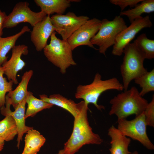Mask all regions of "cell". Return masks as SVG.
Returning <instances> with one entry per match:
<instances>
[{"label": "cell", "mask_w": 154, "mask_h": 154, "mask_svg": "<svg viewBox=\"0 0 154 154\" xmlns=\"http://www.w3.org/2000/svg\"><path fill=\"white\" fill-rule=\"evenodd\" d=\"M110 115H115L118 119L125 118L130 115L138 116L143 113L148 103L140 96L137 89L132 86L118 94L111 99Z\"/></svg>", "instance_id": "1"}, {"label": "cell", "mask_w": 154, "mask_h": 154, "mask_svg": "<svg viewBox=\"0 0 154 154\" xmlns=\"http://www.w3.org/2000/svg\"><path fill=\"white\" fill-rule=\"evenodd\" d=\"M110 90L121 91L124 90V88L122 84L116 78L102 80L101 75L97 73L91 83L86 85H80L77 86L75 96L77 99L83 100L87 105L92 104L98 110H101L104 109L105 107L98 104L99 98L103 92Z\"/></svg>", "instance_id": "2"}, {"label": "cell", "mask_w": 154, "mask_h": 154, "mask_svg": "<svg viewBox=\"0 0 154 154\" xmlns=\"http://www.w3.org/2000/svg\"><path fill=\"white\" fill-rule=\"evenodd\" d=\"M123 61L120 66L124 90H128L129 84L147 72L143 65L145 58L133 42L128 44L124 48Z\"/></svg>", "instance_id": "3"}, {"label": "cell", "mask_w": 154, "mask_h": 154, "mask_svg": "<svg viewBox=\"0 0 154 154\" xmlns=\"http://www.w3.org/2000/svg\"><path fill=\"white\" fill-rule=\"evenodd\" d=\"M55 31L50 37V41L43 48L44 54L48 60L59 68L62 74L71 66L76 64L74 60L70 46L67 40H61L56 36Z\"/></svg>", "instance_id": "4"}, {"label": "cell", "mask_w": 154, "mask_h": 154, "mask_svg": "<svg viewBox=\"0 0 154 154\" xmlns=\"http://www.w3.org/2000/svg\"><path fill=\"white\" fill-rule=\"evenodd\" d=\"M127 27L120 15L116 16L112 21L104 19L101 21L98 32L91 40V42L93 45L98 46L99 52L106 56L107 49L114 45L117 35Z\"/></svg>", "instance_id": "5"}, {"label": "cell", "mask_w": 154, "mask_h": 154, "mask_svg": "<svg viewBox=\"0 0 154 154\" xmlns=\"http://www.w3.org/2000/svg\"><path fill=\"white\" fill-rule=\"evenodd\" d=\"M117 123V128L123 135L137 141L149 149H154L147 135L144 112L131 120L118 119Z\"/></svg>", "instance_id": "6"}, {"label": "cell", "mask_w": 154, "mask_h": 154, "mask_svg": "<svg viewBox=\"0 0 154 154\" xmlns=\"http://www.w3.org/2000/svg\"><path fill=\"white\" fill-rule=\"evenodd\" d=\"M29 6V3L26 1L17 3L12 12L7 15L3 28H13L22 23H28L33 27L47 16L41 11L37 12L33 11Z\"/></svg>", "instance_id": "7"}, {"label": "cell", "mask_w": 154, "mask_h": 154, "mask_svg": "<svg viewBox=\"0 0 154 154\" xmlns=\"http://www.w3.org/2000/svg\"><path fill=\"white\" fill-rule=\"evenodd\" d=\"M55 31L67 40L79 27L89 19L85 16H77L74 13L68 12L66 14H56L50 17Z\"/></svg>", "instance_id": "8"}, {"label": "cell", "mask_w": 154, "mask_h": 154, "mask_svg": "<svg viewBox=\"0 0 154 154\" xmlns=\"http://www.w3.org/2000/svg\"><path fill=\"white\" fill-rule=\"evenodd\" d=\"M131 23L117 36L112 51L114 55L119 56L121 55L125 47L130 43L137 34L143 29L150 28L152 26L149 15L141 17Z\"/></svg>", "instance_id": "9"}, {"label": "cell", "mask_w": 154, "mask_h": 154, "mask_svg": "<svg viewBox=\"0 0 154 154\" xmlns=\"http://www.w3.org/2000/svg\"><path fill=\"white\" fill-rule=\"evenodd\" d=\"M101 21L96 18L89 19L76 30L67 41L73 50L78 46L86 45L97 50L91 42V40L98 32Z\"/></svg>", "instance_id": "10"}, {"label": "cell", "mask_w": 154, "mask_h": 154, "mask_svg": "<svg viewBox=\"0 0 154 154\" xmlns=\"http://www.w3.org/2000/svg\"><path fill=\"white\" fill-rule=\"evenodd\" d=\"M12 50V55L10 59L2 66L4 74L9 80H12L13 84L18 83L17 74L25 66V62L22 59V55H27L29 52L28 47L24 44L15 45Z\"/></svg>", "instance_id": "11"}, {"label": "cell", "mask_w": 154, "mask_h": 154, "mask_svg": "<svg viewBox=\"0 0 154 154\" xmlns=\"http://www.w3.org/2000/svg\"><path fill=\"white\" fill-rule=\"evenodd\" d=\"M27 97L19 103L12 112L10 109L11 105L9 99L5 98V106L0 108L1 114L4 116L9 114L12 116L16 123L17 129L18 134L17 139V147H19L20 142L22 140L23 135L29 130L33 128L32 127L26 126L25 123V105Z\"/></svg>", "instance_id": "12"}, {"label": "cell", "mask_w": 154, "mask_h": 154, "mask_svg": "<svg viewBox=\"0 0 154 154\" xmlns=\"http://www.w3.org/2000/svg\"><path fill=\"white\" fill-rule=\"evenodd\" d=\"M55 31L50 15H47L33 27L31 33V39L37 51L43 50L47 45L48 38Z\"/></svg>", "instance_id": "13"}, {"label": "cell", "mask_w": 154, "mask_h": 154, "mask_svg": "<svg viewBox=\"0 0 154 154\" xmlns=\"http://www.w3.org/2000/svg\"><path fill=\"white\" fill-rule=\"evenodd\" d=\"M102 142L103 140L98 134L92 131L70 137L64 144L63 149L66 154H74L84 145H99Z\"/></svg>", "instance_id": "14"}, {"label": "cell", "mask_w": 154, "mask_h": 154, "mask_svg": "<svg viewBox=\"0 0 154 154\" xmlns=\"http://www.w3.org/2000/svg\"><path fill=\"white\" fill-rule=\"evenodd\" d=\"M40 99L53 105H56L66 110L75 117L79 112L84 103L82 101L76 103L74 101L68 99L59 94H54L49 97L45 94L40 95Z\"/></svg>", "instance_id": "15"}, {"label": "cell", "mask_w": 154, "mask_h": 154, "mask_svg": "<svg viewBox=\"0 0 154 154\" xmlns=\"http://www.w3.org/2000/svg\"><path fill=\"white\" fill-rule=\"evenodd\" d=\"M108 135L110 137L111 154H131L128 146L131 139L123 135L117 128L112 125L108 130Z\"/></svg>", "instance_id": "16"}, {"label": "cell", "mask_w": 154, "mask_h": 154, "mask_svg": "<svg viewBox=\"0 0 154 154\" xmlns=\"http://www.w3.org/2000/svg\"><path fill=\"white\" fill-rule=\"evenodd\" d=\"M33 73V71L31 70L25 72L16 88L8 92L6 95L14 109L27 97L28 92V84Z\"/></svg>", "instance_id": "17"}, {"label": "cell", "mask_w": 154, "mask_h": 154, "mask_svg": "<svg viewBox=\"0 0 154 154\" xmlns=\"http://www.w3.org/2000/svg\"><path fill=\"white\" fill-rule=\"evenodd\" d=\"M79 1V0H35L34 2L41 9V11L47 15L56 13L63 14L66 9L70 5L72 2Z\"/></svg>", "instance_id": "18"}, {"label": "cell", "mask_w": 154, "mask_h": 154, "mask_svg": "<svg viewBox=\"0 0 154 154\" xmlns=\"http://www.w3.org/2000/svg\"><path fill=\"white\" fill-rule=\"evenodd\" d=\"M26 133L25 146L21 154H37L45 143V138L33 128L29 130Z\"/></svg>", "instance_id": "19"}, {"label": "cell", "mask_w": 154, "mask_h": 154, "mask_svg": "<svg viewBox=\"0 0 154 154\" xmlns=\"http://www.w3.org/2000/svg\"><path fill=\"white\" fill-rule=\"evenodd\" d=\"M27 26H24L21 31L15 34L6 37H0V67L7 61V54L15 46L18 39L25 33L30 31Z\"/></svg>", "instance_id": "20"}, {"label": "cell", "mask_w": 154, "mask_h": 154, "mask_svg": "<svg viewBox=\"0 0 154 154\" xmlns=\"http://www.w3.org/2000/svg\"><path fill=\"white\" fill-rule=\"evenodd\" d=\"M88 106L84 102L78 113L74 117L73 129L70 137L92 131L88 119Z\"/></svg>", "instance_id": "21"}, {"label": "cell", "mask_w": 154, "mask_h": 154, "mask_svg": "<svg viewBox=\"0 0 154 154\" xmlns=\"http://www.w3.org/2000/svg\"><path fill=\"white\" fill-rule=\"evenodd\" d=\"M140 3L134 8L121 11L119 15L127 16L131 23L136 19L141 17L143 14L154 12V0H143Z\"/></svg>", "instance_id": "22"}, {"label": "cell", "mask_w": 154, "mask_h": 154, "mask_svg": "<svg viewBox=\"0 0 154 154\" xmlns=\"http://www.w3.org/2000/svg\"><path fill=\"white\" fill-rule=\"evenodd\" d=\"M27 107L25 114V118L33 117L38 112L50 108L53 105L35 97L31 92L28 91L26 98Z\"/></svg>", "instance_id": "23"}, {"label": "cell", "mask_w": 154, "mask_h": 154, "mask_svg": "<svg viewBox=\"0 0 154 154\" xmlns=\"http://www.w3.org/2000/svg\"><path fill=\"white\" fill-rule=\"evenodd\" d=\"M5 118L0 121V137L5 141H9L18 134L17 127L13 118L9 114L4 115Z\"/></svg>", "instance_id": "24"}, {"label": "cell", "mask_w": 154, "mask_h": 154, "mask_svg": "<svg viewBox=\"0 0 154 154\" xmlns=\"http://www.w3.org/2000/svg\"><path fill=\"white\" fill-rule=\"evenodd\" d=\"M133 43L145 59L154 58V40L149 39L146 34L143 33L138 36Z\"/></svg>", "instance_id": "25"}, {"label": "cell", "mask_w": 154, "mask_h": 154, "mask_svg": "<svg viewBox=\"0 0 154 154\" xmlns=\"http://www.w3.org/2000/svg\"><path fill=\"white\" fill-rule=\"evenodd\" d=\"M135 83L142 88L139 95L143 96L148 93L154 91V69L147 72L134 80Z\"/></svg>", "instance_id": "26"}, {"label": "cell", "mask_w": 154, "mask_h": 154, "mask_svg": "<svg viewBox=\"0 0 154 154\" xmlns=\"http://www.w3.org/2000/svg\"><path fill=\"white\" fill-rule=\"evenodd\" d=\"M4 72L2 66L0 67V108L5 106L6 94L12 90L13 84L12 80L7 81L3 76Z\"/></svg>", "instance_id": "27"}, {"label": "cell", "mask_w": 154, "mask_h": 154, "mask_svg": "<svg viewBox=\"0 0 154 154\" xmlns=\"http://www.w3.org/2000/svg\"><path fill=\"white\" fill-rule=\"evenodd\" d=\"M145 119L147 126L154 127V95L151 102L148 103L144 111Z\"/></svg>", "instance_id": "28"}, {"label": "cell", "mask_w": 154, "mask_h": 154, "mask_svg": "<svg viewBox=\"0 0 154 154\" xmlns=\"http://www.w3.org/2000/svg\"><path fill=\"white\" fill-rule=\"evenodd\" d=\"M143 0H110V2L112 4L119 7L121 11H123L125 7L129 6L134 7Z\"/></svg>", "instance_id": "29"}, {"label": "cell", "mask_w": 154, "mask_h": 154, "mask_svg": "<svg viewBox=\"0 0 154 154\" xmlns=\"http://www.w3.org/2000/svg\"><path fill=\"white\" fill-rule=\"evenodd\" d=\"M7 16L6 13L2 11L0 9V37L3 34V25Z\"/></svg>", "instance_id": "30"}, {"label": "cell", "mask_w": 154, "mask_h": 154, "mask_svg": "<svg viewBox=\"0 0 154 154\" xmlns=\"http://www.w3.org/2000/svg\"><path fill=\"white\" fill-rule=\"evenodd\" d=\"M5 141L4 139L0 137V152L3 148Z\"/></svg>", "instance_id": "31"}, {"label": "cell", "mask_w": 154, "mask_h": 154, "mask_svg": "<svg viewBox=\"0 0 154 154\" xmlns=\"http://www.w3.org/2000/svg\"><path fill=\"white\" fill-rule=\"evenodd\" d=\"M56 154H66L64 152V149L59 150L58 152Z\"/></svg>", "instance_id": "32"}, {"label": "cell", "mask_w": 154, "mask_h": 154, "mask_svg": "<svg viewBox=\"0 0 154 154\" xmlns=\"http://www.w3.org/2000/svg\"><path fill=\"white\" fill-rule=\"evenodd\" d=\"M131 154H138V153L137 151H135L132 153H131Z\"/></svg>", "instance_id": "33"}]
</instances>
